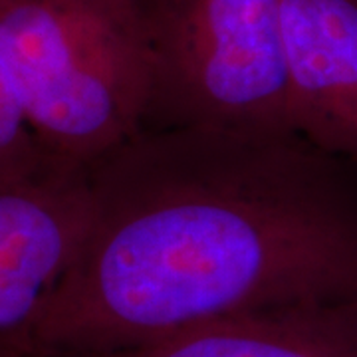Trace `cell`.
<instances>
[{"label": "cell", "instance_id": "1", "mask_svg": "<svg viewBox=\"0 0 357 357\" xmlns=\"http://www.w3.org/2000/svg\"><path fill=\"white\" fill-rule=\"evenodd\" d=\"M298 133L143 128L88 167L91 218L24 333L103 351L236 314L357 298V191Z\"/></svg>", "mask_w": 357, "mask_h": 357}, {"label": "cell", "instance_id": "2", "mask_svg": "<svg viewBox=\"0 0 357 357\" xmlns=\"http://www.w3.org/2000/svg\"><path fill=\"white\" fill-rule=\"evenodd\" d=\"M0 68L44 151L89 167L145 128L139 0H0Z\"/></svg>", "mask_w": 357, "mask_h": 357}, {"label": "cell", "instance_id": "3", "mask_svg": "<svg viewBox=\"0 0 357 357\" xmlns=\"http://www.w3.org/2000/svg\"><path fill=\"white\" fill-rule=\"evenodd\" d=\"M153 60L145 128L294 133L280 0H139Z\"/></svg>", "mask_w": 357, "mask_h": 357}, {"label": "cell", "instance_id": "4", "mask_svg": "<svg viewBox=\"0 0 357 357\" xmlns=\"http://www.w3.org/2000/svg\"><path fill=\"white\" fill-rule=\"evenodd\" d=\"M89 218L88 167L52 159L0 185V332L26 328L74 260Z\"/></svg>", "mask_w": 357, "mask_h": 357}, {"label": "cell", "instance_id": "5", "mask_svg": "<svg viewBox=\"0 0 357 357\" xmlns=\"http://www.w3.org/2000/svg\"><path fill=\"white\" fill-rule=\"evenodd\" d=\"M294 133L357 163V0H280Z\"/></svg>", "mask_w": 357, "mask_h": 357}, {"label": "cell", "instance_id": "6", "mask_svg": "<svg viewBox=\"0 0 357 357\" xmlns=\"http://www.w3.org/2000/svg\"><path fill=\"white\" fill-rule=\"evenodd\" d=\"M50 357H357V298L218 318L149 342Z\"/></svg>", "mask_w": 357, "mask_h": 357}, {"label": "cell", "instance_id": "7", "mask_svg": "<svg viewBox=\"0 0 357 357\" xmlns=\"http://www.w3.org/2000/svg\"><path fill=\"white\" fill-rule=\"evenodd\" d=\"M52 159L34 135L8 77L0 68V185L30 177Z\"/></svg>", "mask_w": 357, "mask_h": 357}, {"label": "cell", "instance_id": "8", "mask_svg": "<svg viewBox=\"0 0 357 357\" xmlns=\"http://www.w3.org/2000/svg\"><path fill=\"white\" fill-rule=\"evenodd\" d=\"M0 357H50L28 340L24 330L0 332Z\"/></svg>", "mask_w": 357, "mask_h": 357}]
</instances>
